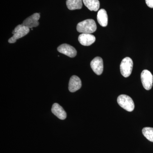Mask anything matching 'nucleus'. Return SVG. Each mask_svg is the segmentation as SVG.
<instances>
[{"label": "nucleus", "instance_id": "nucleus-8", "mask_svg": "<svg viewBox=\"0 0 153 153\" xmlns=\"http://www.w3.org/2000/svg\"><path fill=\"white\" fill-rule=\"evenodd\" d=\"M40 18V14L36 13L25 19L22 24L30 29L36 27L39 25L38 20Z\"/></svg>", "mask_w": 153, "mask_h": 153}, {"label": "nucleus", "instance_id": "nucleus-12", "mask_svg": "<svg viewBox=\"0 0 153 153\" xmlns=\"http://www.w3.org/2000/svg\"><path fill=\"white\" fill-rule=\"evenodd\" d=\"M97 20L99 24L102 27L107 26L108 23V17L106 11L104 9H102L97 13Z\"/></svg>", "mask_w": 153, "mask_h": 153}, {"label": "nucleus", "instance_id": "nucleus-16", "mask_svg": "<svg viewBox=\"0 0 153 153\" xmlns=\"http://www.w3.org/2000/svg\"><path fill=\"white\" fill-rule=\"evenodd\" d=\"M146 2L149 7L153 8V0H146Z\"/></svg>", "mask_w": 153, "mask_h": 153}, {"label": "nucleus", "instance_id": "nucleus-6", "mask_svg": "<svg viewBox=\"0 0 153 153\" xmlns=\"http://www.w3.org/2000/svg\"><path fill=\"white\" fill-rule=\"evenodd\" d=\"M90 65L96 74L100 75L102 74L103 70V63L101 57H95L91 62Z\"/></svg>", "mask_w": 153, "mask_h": 153}, {"label": "nucleus", "instance_id": "nucleus-14", "mask_svg": "<svg viewBox=\"0 0 153 153\" xmlns=\"http://www.w3.org/2000/svg\"><path fill=\"white\" fill-rule=\"evenodd\" d=\"M85 7L90 11H97L100 8L98 0H82Z\"/></svg>", "mask_w": 153, "mask_h": 153}, {"label": "nucleus", "instance_id": "nucleus-2", "mask_svg": "<svg viewBox=\"0 0 153 153\" xmlns=\"http://www.w3.org/2000/svg\"><path fill=\"white\" fill-rule=\"evenodd\" d=\"M30 28L27 27L23 24L17 26L15 28L12 33L13 36L9 39V43L12 44L16 42L17 39L24 37L27 35L30 32Z\"/></svg>", "mask_w": 153, "mask_h": 153}, {"label": "nucleus", "instance_id": "nucleus-4", "mask_svg": "<svg viewBox=\"0 0 153 153\" xmlns=\"http://www.w3.org/2000/svg\"><path fill=\"white\" fill-rule=\"evenodd\" d=\"M133 62L130 57H126L122 61L120 65V72L125 77H128L131 74Z\"/></svg>", "mask_w": 153, "mask_h": 153}, {"label": "nucleus", "instance_id": "nucleus-10", "mask_svg": "<svg viewBox=\"0 0 153 153\" xmlns=\"http://www.w3.org/2000/svg\"><path fill=\"white\" fill-rule=\"evenodd\" d=\"M82 83L80 78L76 75L71 76L68 84V90L71 92H74L81 88Z\"/></svg>", "mask_w": 153, "mask_h": 153}, {"label": "nucleus", "instance_id": "nucleus-13", "mask_svg": "<svg viewBox=\"0 0 153 153\" xmlns=\"http://www.w3.org/2000/svg\"><path fill=\"white\" fill-rule=\"evenodd\" d=\"M66 4L69 10H79L82 7V0H66Z\"/></svg>", "mask_w": 153, "mask_h": 153}, {"label": "nucleus", "instance_id": "nucleus-15", "mask_svg": "<svg viewBox=\"0 0 153 153\" xmlns=\"http://www.w3.org/2000/svg\"><path fill=\"white\" fill-rule=\"evenodd\" d=\"M142 133L147 139L153 142V128H144L142 130Z\"/></svg>", "mask_w": 153, "mask_h": 153}, {"label": "nucleus", "instance_id": "nucleus-5", "mask_svg": "<svg viewBox=\"0 0 153 153\" xmlns=\"http://www.w3.org/2000/svg\"><path fill=\"white\" fill-rule=\"evenodd\" d=\"M141 79L143 86L147 90H150L153 86V76L150 71L144 70L141 74Z\"/></svg>", "mask_w": 153, "mask_h": 153}, {"label": "nucleus", "instance_id": "nucleus-3", "mask_svg": "<svg viewBox=\"0 0 153 153\" xmlns=\"http://www.w3.org/2000/svg\"><path fill=\"white\" fill-rule=\"evenodd\" d=\"M118 104L123 109L131 112L134 108V103L131 97L126 94H121L118 97Z\"/></svg>", "mask_w": 153, "mask_h": 153}, {"label": "nucleus", "instance_id": "nucleus-7", "mask_svg": "<svg viewBox=\"0 0 153 153\" xmlns=\"http://www.w3.org/2000/svg\"><path fill=\"white\" fill-rule=\"evenodd\" d=\"M57 51L60 53L67 55L70 57H74L76 55V49L69 44H64L57 48Z\"/></svg>", "mask_w": 153, "mask_h": 153}, {"label": "nucleus", "instance_id": "nucleus-1", "mask_svg": "<svg viewBox=\"0 0 153 153\" xmlns=\"http://www.w3.org/2000/svg\"><path fill=\"white\" fill-rule=\"evenodd\" d=\"M97 25L93 19H87L79 22L76 26V30L82 33L91 34L95 32Z\"/></svg>", "mask_w": 153, "mask_h": 153}, {"label": "nucleus", "instance_id": "nucleus-9", "mask_svg": "<svg viewBox=\"0 0 153 153\" xmlns=\"http://www.w3.org/2000/svg\"><path fill=\"white\" fill-rule=\"evenodd\" d=\"M95 36L87 33H82L78 37V41L83 46H90L95 42Z\"/></svg>", "mask_w": 153, "mask_h": 153}, {"label": "nucleus", "instance_id": "nucleus-11", "mask_svg": "<svg viewBox=\"0 0 153 153\" xmlns=\"http://www.w3.org/2000/svg\"><path fill=\"white\" fill-rule=\"evenodd\" d=\"M52 112L53 114L61 120H65L67 117L66 111L63 109L62 107L57 103H54L52 105Z\"/></svg>", "mask_w": 153, "mask_h": 153}]
</instances>
